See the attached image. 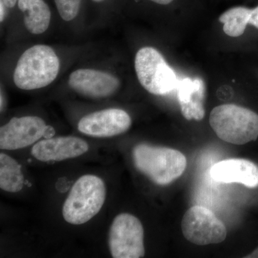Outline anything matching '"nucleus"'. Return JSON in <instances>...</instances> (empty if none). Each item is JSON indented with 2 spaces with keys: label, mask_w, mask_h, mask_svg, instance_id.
<instances>
[{
  "label": "nucleus",
  "mask_w": 258,
  "mask_h": 258,
  "mask_svg": "<svg viewBox=\"0 0 258 258\" xmlns=\"http://www.w3.org/2000/svg\"><path fill=\"white\" fill-rule=\"evenodd\" d=\"M59 71L60 60L53 49L45 45H36L20 56L15 69L13 80L20 89H40L53 82Z\"/></svg>",
  "instance_id": "f257e3e1"
},
{
  "label": "nucleus",
  "mask_w": 258,
  "mask_h": 258,
  "mask_svg": "<svg viewBox=\"0 0 258 258\" xmlns=\"http://www.w3.org/2000/svg\"><path fill=\"white\" fill-rule=\"evenodd\" d=\"M134 165L159 185H167L182 175L186 159L182 153L169 148L139 144L133 150Z\"/></svg>",
  "instance_id": "f03ea898"
},
{
  "label": "nucleus",
  "mask_w": 258,
  "mask_h": 258,
  "mask_svg": "<svg viewBox=\"0 0 258 258\" xmlns=\"http://www.w3.org/2000/svg\"><path fill=\"white\" fill-rule=\"evenodd\" d=\"M210 123L217 137L227 143L244 145L258 137V115L237 105L224 104L214 108Z\"/></svg>",
  "instance_id": "7ed1b4c3"
},
{
  "label": "nucleus",
  "mask_w": 258,
  "mask_h": 258,
  "mask_svg": "<svg viewBox=\"0 0 258 258\" xmlns=\"http://www.w3.org/2000/svg\"><path fill=\"white\" fill-rule=\"evenodd\" d=\"M106 185L95 175H85L76 181L62 208V216L72 225L86 223L101 210L106 200Z\"/></svg>",
  "instance_id": "20e7f679"
},
{
  "label": "nucleus",
  "mask_w": 258,
  "mask_h": 258,
  "mask_svg": "<svg viewBox=\"0 0 258 258\" xmlns=\"http://www.w3.org/2000/svg\"><path fill=\"white\" fill-rule=\"evenodd\" d=\"M135 70L139 83L152 94L164 96L177 87L179 81L160 52L152 47L137 52Z\"/></svg>",
  "instance_id": "39448f33"
},
{
  "label": "nucleus",
  "mask_w": 258,
  "mask_h": 258,
  "mask_svg": "<svg viewBox=\"0 0 258 258\" xmlns=\"http://www.w3.org/2000/svg\"><path fill=\"white\" fill-rule=\"evenodd\" d=\"M108 244L113 257H143L145 248L142 222L131 214L117 215L110 229Z\"/></svg>",
  "instance_id": "423d86ee"
},
{
  "label": "nucleus",
  "mask_w": 258,
  "mask_h": 258,
  "mask_svg": "<svg viewBox=\"0 0 258 258\" xmlns=\"http://www.w3.org/2000/svg\"><path fill=\"white\" fill-rule=\"evenodd\" d=\"M181 230L186 240L198 245L220 243L227 233L225 224L212 210L202 206H194L185 212Z\"/></svg>",
  "instance_id": "0eeeda50"
},
{
  "label": "nucleus",
  "mask_w": 258,
  "mask_h": 258,
  "mask_svg": "<svg viewBox=\"0 0 258 258\" xmlns=\"http://www.w3.org/2000/svg\"><path fill=\"white\" fill-rule=\"evenodd\" d=\"M50 128L40 117L13 118L0 128V149L17 150L29 147L43 137Z\"/></svg>",
  "instance_id": "6e6552de"
},
{
  "label": "nucleus",
  "mask_w": 258,
  "mask_h": 258,
  "mask_svg": "<svg viewBox=\"0 0 258 258\" xmlns=\"http://www.w3.org/2000/svg\"><path fill=\"white\" fill-rule=\"evenodd\" d=\"M128 113L118 108L93 112L80 120L78 129L93 137H111L125 133L132 125Z\"/></svg>",
  "instance_id": "1a4fd4ad"
},
{
  "label": "nucleus",
  "mask_w": 258,
  "mask_h": 258,
  "mask_svg": "<svg viewBox=\"0 0 258 258\" xmlns=\"http://www.w3.org/2000/svg\"><path fill=\"white\" fill-rule=\"evenodd\" d=\"M70 87L81 96L90 98H108L120 87L118 78L111 74L93 69H79L70 75Z\"/></svg>",
  "instance_id": "9d476101"
},
{
  "label": "nucleus",
  "mask_w": 258,
  "mask_h": 258,
  "mask_svg": "<svg viewBox=\"0 0 258 258\" xmlns=\"http://www.w3.org/2000/svg\"><path fill=\"white\" fill-rule=\"evenodd\" d=\"M87 142L75 137L43 139L34 145L32 155L40 161H60L80 157L88 151Z\"/></svg>",
  "instance_id": "9b49d317"
},
{
  "label": "nucleus",
  "mask_w": 258,
  "mask_h": 258,
  "mask_svg": "<svg viewBox=\"0 0 258 258\" xmlns=\"http://www.w3.org/2000/svg\"><path fill=\"white\" fill-rule=\"evenodd\" d=\"M214 180L222 183H240L249 188L258 186V166L243 159L219 161L210 169Z\"/></svg>",
  "instance_id": "f8f14e48"
},
{
  "label": "nucleus",
  "mask_w": 258,
  "mask_h": 258,
  "mask_svg": "<svg viewBox=\"0 0 258 258\" xmlns=\"http://www.w3.org/2000/svg\"><path fill=\"white\" fill-rule=\"evenodd\" d=\"M176 89L183 116L188 120L203 119L205 114V86L203 80L186 78L179 81Z\"/></svg>",
  "instance_id": "ddd939ff"
},
{
  "label": "nucleus",
  "mask_w": 258,
  "mask_h": 258,
  "mask_svg": "<svg viewBox=\"0 0 258 258\" xmlns=\"http://www.w3.org/2000/svg\"><path fill=\"white\" fill-rule=\"evenodd\" d=\"M19 9L23 12L25 28L30 33L40 35L50 25L51 13L44 0H18Z\"/></svg>",
  "instance_id": "4468645a"
},
{
  "label": "nucleus",
  "mask_w": 258,
  "mask_h": 258,
  "mask_svg": "<svg viewBox=\"0 0 258 258\" xmlns=\"http://www.w3.org/2000/svg\"><path fill=\"white\" fill-rule=\"evenodd\" d=\"M24 176L20 164L4 153L0 154V188L8 192H18L24 186Z\"/></svg>",
  "instance_id": "2eb2a0df"
},
{
  "label": "nucleus",
  "mask_w": 258,
  "mask_h": 258,
  "mask_svg": "<svg viewBox=\"0 0 258 258\" xmlns=\"http://www.w3.org/2000/svg\"><path fill=\"white\" fill-rule=\"evenodd\" d=\"M251 10L244 7H236L224 13L219 20L224 24L226 35L233 37L241 36L249 24Z\"/></svg>",
  "instance_id": "dca6fc26"
},
{
  "label": "nucleus",
  "mask_w": 258,
  "mask_h": 258,
  "mask_svg": "<svg viewBox=\"0 0 258 258\" xmlns=\"http://www.w3.org/2000/svg\"><path fill=\"white\" fill-rule=\"evenodd\" d=\"M59 15L66 22L71 21L79 14L81 0H55Z\"/></svg>",
  "instance_id": "f3484780"
},
{
  "label": "nucleus",
  "mask_w": 258,
  "mask_h": 258,
  "mask_svg": "<svg viewBox=\"0 0 258 258\" xmlns=\"http://www.w3.org/2000/svg\"><path fill=\"white\" fill-rule=\"evenodd\" d=\"M249 24L253 25L254 27L258 29V6L254 9L251 10Z\"/></svg>",
  "instance_id": "a211bd4d"
},
{
  "label": "nucleus",
  "mask_w": 258,
  "mask_h": 258,
  "mask_svg": "<svg viewBox=\"0 0 258 258\" xmlns=\"http://www.w3.org/2000/svg\"><path fill=\"white\" fill-rule=\"evenodd\" d=\"M18 0H1L0 3H3L8 8H14Z\"/></svg>",
  "instance_id": "6ab92c4d"
},
{
  "label": "nucleus",
  "mask_w": 258,
  "mask_h": 258,
  "mask_svg": "<svg viewBox=\"0 0 258 258\" xmlns=\"http://www.w3.org/2000/svg\"><path fill=\"white\" fill-rule=\"evenodd\" d=\"M5 8H7L6 6L3 3H0V10H1V18H0V20H1V23H3V20H5V15H6V11H5Z\"/></svg>",
  "instance_id": "aec40b11"
},
{
  "label": "nucleus",
  "mask_w": 258,
  "mask_h": 258,
  "mask_svg": "<svg viewBox=\"0 0 258 258\" xmlns=\"http://www.w3.org/2000/svg\"><path fill=\"white\" fill-rule=\"evenodd\" d=\"M150 1L154 2L157 4L166 5L170 4L171 2L174 1V0H150Z\"/></svg>",
  "instance_id": "412c9836"
},
{
  "label": "nucleus",
  "mask_w": 258,
  "mask_h": 258,
  "mask_svg": "<svg viewBox=\"0 0 258 258\" xmlns=\"http://www.w3.org/2000/svg\"><path fill=\"white\" fill-rule=\"evenodd\" d=\"M245 257L247 258H258V247L257 249H254L252 253L249 254L248 256H246Z\"/></svg>",
  "instance_id": "4be33fe9"
},
{
  "label": "nucleus",
  "mask_w": 258,
  "mask_h": 258,
  "mask_svg": "<svg viewBox=\"0 0 258 258\" xmlns=\"http://www.w3.org/2000/svg\"><path fill=\"white\" fill-rule=\"evenodd\" d=\"M93 1L96 2V3H101V2L103 1V0H93Z\"/></svg>",
  "instance_id": "5701e85b"
}]
</instances>
